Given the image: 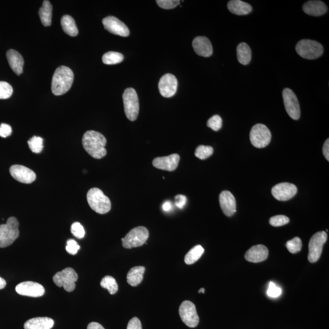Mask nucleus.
<instances>
[{
	"mask_svg": "<svg viewBox=\"0 0 329 329\" xmlns=\"http://www.w3.org/2000/svg\"><path fill=\"white\" fill-rule=\"evenodd\" d=\"M82 143L84 149L92 157L100 159L106 155V138L100 132L88 130L82 137Z\"/></svg>",
	"mask_w": 329,
	"mask_h": 329,
	"instance_id": "obj_1",
	"label": "nucleus"
},
{
	"mask_svg": "<svg viewBox=\"0 0 329 329\" xmlns=\"http://www.w3.org/2000/svg\"><path fill=\"white\" fill-rule=\"evenodd\" d=\"M74 80V73L70 68L60 66L54 73L52 90L54 95L60 96L65 94L72 87Z\"/></svg>",
	"mask_w": 329,
	"mask_h": 329,
	"instance_id": "obj_2",
	"label": "nucleus"
},
{
	"mask_svg": "<svg viewBox=\"0 0 329 329\" xmlns=\"http://www.w3.org/2000/svg\"><path fill=\"white\" fill-rule=\"evenodd\" d=\"M87 200L90 208L99 214H106L111 209L109 198L100 189H90L87 194Z\"/></svg>",
	"mask_w": 329,
	"mask_h": 329,
	"instance_id": "obj_3",
	"label": "nucleus"
},
{
	"mask_svg": "<svg viewBox=\"0 0 329 329\" xmlns=\"http://www.w3.org/2000/svg\"><path fill=\"white\" fill-rule=\"evenodd\" d=\"M19 223L16 218H9L7 224L0 225V248L9 246L19 236Z\"/></svg>",
	"mask_w": 329,
	"mask_h": 329,
	"instance_id": "obj_4",
	"label": "nucleus"
},
{
	"mask_svg": "<svg viewBox=\"0 0 329 329\" xmlns=\"http://www.w3.org/2000/svg\"><path fill=\"white\" fill-rule=\"evenodd\" d=\"M296 51L302 58L312 60L321 56L324 52V48L319 42L311 40L303 39L297 44Z\"/></svg>",
	"mask_w": 329,
	"mask_h": 329,
	"instance_id": "obj_5",
	"label": "nucleus"
},
{
	"mask_svg": "<svg viewBox=\"0 0 329 329\" xmlns=\"http://www.w3.org/2000/svg\"><path fill=\"white\" fill-rule=\"evenodd\" d=\"M148 237V230L143 226L137 227L132 229L125 237L122 238V245L126 249L137 248L144 245Z\"/></svg>",
	"mask_w": 329,
	"mask_h": 329,
	"instance_id": "obj_6",
	"label": "nucleus"
},
{
	"mask_svg": "<svg viewBox=\"0 0 329 329\" xmlns=\"http://www.w3.org/2000/svg\"><path fill=\"white\" fill-rule=\"evenodd\" d=\"M123 100L126 117L132 121L137 120L140 109L137 92L132 88H127L124 90Z\"/></svg>",
	"mask_w": 329,
	"mask_h": 329,
	"instance_id": "obj_7",
	"label": "nucleus"
},
{
	"mask_svg": "<svg viewBox=\"0 0 329 329\" xmlns=\"http://www.w3.org/2000/svg\"><path fill=\"white\" fill-rule=\"evenodd\" d=\"M78 276L72 268H66L57 273L53 277L54 283L59 287H64L67 292H72L76 287Z\"/></svg>",
	"mask_w": 329,
	"mask_h": 329,
	"instance_id": "obj_8",
	"label": "nucleus"
},
{
	"mask_svg": "<svg viewBox=\"0 0 329 329\" xmlns=\"http://www.w3.org/2000/svg\"><path fill=\"white\" fill-rule=\"evenodd\" d=\"M271 140V131L264 124H257L252 127L250 140L254 146L257 148H263L268 145Z\"/></svg>",
	"mask_w": 329,
	"mask_h": 329,
	"instance_id": "obj_9",
	"label": "nucleus"
},
{
	"mask_svg": "<svg viewBox=\"0 0 329 329\" xmlns=\"http://www.w3.org/2000/svg\"><path fill=\"white\" fill-rule=\"evenodd\" d=\"M327 239V234L324 231L317 232L309 242L308 259L310 263H315L321 256L323 246Z\"/></svg>",
	"mask_w": 329,
	"mask_h": 329,
	"instance_id": "obj_10",
	"label": "nucleus"
},
{
	"mask_svg": "<svg viewBox=\"0 0 329 329\" xmlns=\"http://www.w3.org/2000/svg\"><path fill=\"white\" fill-rule=\"evenodd\" d=\"M179 313L184 324L189 327L194 328L199 324L200 318L194 303L185 300L180 305Z\"/></svg>",
	"mask_w": 329,
	"mask_h": 329,
	"instance_id": "obj_11",
	"label": "nucleus"
},
{
	"mask_svg": "<svg viewBox=\"0 0 329 329\" xmlns=\"http://www.w3.org/2000/svg\"><path fill=\"white\" fill-rule=\"evenodd\" d=\"M282 96L286 112L293 120H298L300 116V110L296 95L293 90L286 88L283 90Z\"/></svg>",
	"mask_w": 329,
	"mask_h": 329,
	"instance_id": "obj_12",
	"label": "nucleus"
},
{
	"mask_svg": "<svg viewBox=\"0 0 329 329\" xmlns=\"http://www.w3.org/2000/svg\"><path fill=\"white\" fill-rule=\"evenodd\" d=\"M297 189L293 184L283 183L277 184L271 190V194L278 201L290 200L296 195Z\"/></svg>",
	"mask_w": 329,
	"mask_h": 329,
	"instance_id": "obj_13",
	"label": "nucleus"
},
{
	"mask_svg": "<svg viewBox=\"0 0 329 329\" xmlns=\"http://www.w3.org/2000/svg\"><path fill=\"white\" fill-rule=\"evenodd\" d=\"M178 89V80L172 74H166L158 82V89L161 96L164 98L172 97L175 95Z\"/></svg>",
	"mask_w": 329,
	"mask_h": 329,
	"instance_id": "obj_14",
	"label": "nucleus"
},
{
	"mask_svg": "<svg viewBox=\"0 0 329 329\" xmlns=\"http://www.w3.org/2000/svg\"><path fill=\"white\" fill-rule=\"evenodd\" d=\"M103 24L105 30L113 35L121 37H127L129 35V30L126 25L117 18L113 16H109L103 20Z\"/></svg>",
	"mask_w": 329,
	"mask_h": 329,
	"instance_id": "obj_15",
	"label": "nucleus"
},
{
	"mask_svg": "<svg viewBox=\"0 0 329 329\" xmlns=\"http://www.w3.org/2000/svg\"><path fill=\"white\" fill-rule=\"evenodd\" d=\"M17 293L22 296L38 297L43 296L45 294V288L40 283L27 281L19 283L16 286Z\"/></svg>",
	"mask_w": 329,
	"mask_h": 329,
	"instance_id": "obj_16",
	"label": "nucleus"
},
{
	"mask_svg": "<svg viewBox=\"0 0 329 329\" xmlns=\"http://www.w3.org/2000/svg\"><path fill=\"white\" fill-rule=\"evenodd\" d=\"M10 172L14 179L21 183L31 184L36 180L35 173L25 166L14 164L11 167Z\"/></svg>",
	"mask_w": 329,
	"mask_h": 329,
	"instance_id": "obj_17",
	"label": "nucleus"
},
{
	"mask_svg": "<svg viewBox=\"0 0 329 329\" xmlns=\"http://www.w3.org/2000/svg\"><path fill=\"white\" fill-rule=\"evenodd\" d=\"M180 161V155L173 154L166 157L155 158L152 161V164L156 169L164 171L174 172L178 168Z\"/></svg>",
	"mask_w": 329,
	"mask_h": 329,
	"instance_id": "obj_18",
	"label": "nucleus"
},
{
	"mask_svg": "<svg viewBox=\"0 0 329 329\" xmlns=\"http://www.w3.org/2000/svg\"><path fill=\"white\" fill-rule=\"evenodd\" d=\"M219 201L221 208L226 216L231 217L236 212V201L234 195L229 191L221 192Z\"/></svg>",
	"mask_w": 329,
	"mask_h": 329,
	"instance_id": "obj_19",
	"label": "nucleus"
},
{
	"mask_svg": "<svg viewBox=\"0 0 329 329\" xmlns=\"http://www.w3.org/2000/svg\"><path fill=\"white\" fill-rule=\"evenodd\" d=\"M193 48L196 53L200 56H211L213 54V48L211 42L208 38L204 36H198L193 41Z\"/></svg>",
	"mask_w": 329,
	"mask_h": 329,
	"instance_id": "obj_20",
	"label": "nucleus"
},
{
	"mask_svg": "<svg viewBox=\"0 0 329 329\" xmlns=\"http://www.w3.org/2000/svg\"><path fill=\"white\" fill-rule=\"evenodd\" d=\"M269 251L266 247L263 245H258L251 247L245 254V259L252 263L262 262L267 259Z\"/></svg>",
	"mask_w": 329,
	"mask_h": 329,
	"instance_id": "obj_21",
	"label": "nucleus"
},
{
	"mask_svg": "<svg viewBox=\"0 0 329 329\" xmlns=\"http://www.w3.org/2000/svg\"><path fill=\"white\" fill-rule=\"evenodd\" d=\"M302 9L309 16L319 17L327 13V7L321 1H308L303 5Z\"/></svg>",
	"mask_w": 329,
	"mask_h": 329,
	"instance_id": "obj_22",
	"label": "nucleus"
},
{
	"mask_svg": "<svg viewBox=\"0 0 329 329\" xmlns=\"http://www.w3.org/2000/svg\"><path fill=\"white\" fill-rule=\"evenodd\" d=\"M7 57L11 69L18 75L23 73L24 65V59L18 52L14 50H10L7 52Z\"/></svg>",
	"mask_w": 329,
	"mask_h": 329,
	"instance_id": "obj_23",
	"label": "nucleus"
},
{
	"mask_svg": "<svg viewBox=\"0 0 329 329\" xmlns=\"http://www.w3.org/2000/svg\"><path fill=\"white\" fill-rule=\"evenodd\" d=\"M55 324L53 319L48 317L30 319L25 323V329H51Z\"/></svg>",
	"mask_w": 329,
	"mask_h": 329,
	"instance_id": "obj_24",
	"label": "nucleus"
},
{
	"mask_svg": "<svg viewBox=\"0 0 329 329\" xmlns=\"http://www.w3.org/2000/svg\"><path fill=\"white\" fill-rule=\"evenodd\" d=\"M228 8L230 12L237 16L247 15L251 13L252 8L247 3L240 0H231L228 4Z\"/></svg>",
	"mask_w": 329,
	"mask_h": 329,
	"instance_id": "obj_25",
	"label": "nucleus"
},
{
	"mask_svg": "<svg viewBox=\"0 0 329 329\" xmlns=\"http://www.w3.org/2000/svg\"><path fill=\"white\" fill-rule=\"evenodd\" d=\"M145 271L144 266H135L130 269L127 275V282L130 285L136 286L140 284L143 279Z\"/></svg>",
	"mask_w": 329,
	"mask_h": 329,
	"instance_id": "obj_26",
	"label": "nucleus"
},
{
	"mask_svg": "<svg viewBox=\"0 0 329 329\" xmlns=\"http://www.w3.org/2000/svg\"><path fill=\"white\" fill-rule=\"evenodd\" d=\"M52 10L53 7L50 1L45 0L39 11L40 19L45 27H50L52 25Z\"/></svg>",
	"mask_w": 329,
	"mask_h": 329,
	"instance_id": "obj_27",
	"label": "nucleus"
},
{
	"mask_svg": "<svg viewBox=\"0 0 329 329\" xmlns=\"http://www.w3.org/2000/svg\"><path fill=\"white\" fill-rule=\"evenodd\" d=\"M61 24L62 30L67 35L72 37L78 35V29L72 17L69 15L64 16L61 19Z\"/></svg>",
	"mask_w": 329,
	"mask_h": 329,
	"instance_id": "obj_28",
	"label": "nucleus"
},
{
	"mask_svg": "<svg viewBox=\"0 0 329 329\" xmlns=\"http://www.w3.org/2000/svg\"><path fill=\"white\" fill-rule=\"evenodd\" d=\"M237 58L240 64L246 65L251 60L252 53L250 47L246 43H241L237 48Z\"/></svg>",
	"mask_w": 329,
	"mask_h": 329,
	"instance_id": "obj_29",
	"label": "nucleus"
},
{
	"mask_svg": "<svg viewBox=\"0 0 329 329\" xmlns=\"http://www.w3.org/2000/svg\"><path fill=\"white\" fill-rule=\"evenodd\" d=\"M204 252V249L201 245H197L193 248L185 256V262L187 265H192L199 260Z\"/></svg>",
	"mask_w": 329,
	"mask_h": 329,
	"instance_id": "obj_30",
	"label": "nucleus"
},
{
	"mask_svg": "<svg viewBox=\"0 0 329 329\" xmlns=\"http://www.w3.org/2000/svg\"><path fill=\"white\" fill-rule=\"evenodd\" d=\"M124 56L118 52H109L105 53L102 58V61L104 64L115 65L121 63L123 61Z\"/></svg>",
	"mask_w": 329,
	"mask_h": 329,
	"instance_id": "obj_31",
	"label": "nucleus"
},
{
	"mask_svg": "<svg viewBox=\"0 0 329 329\" xmlns=\"http://www.w3.org/2000/svg\"><path fill=\"white\" fill-rule=\"evenodd\" d=\"M101 287L107 289L110 294H115L118 290L116 280L112 276H106L103 278L100 282Z\"/></svg>",
	"mask_w": 329,
	"mask_h": 329,
	"instance_id": "obj_32",
	"label": "nucleus"
},
{
	"mask_svg": "<svg viewBox=\"0 0 329 329\" xmlns=\"http://www.w3.org/2000/svg\"><path fill=\"white\" fill-rule=\"evenodd\" d=\"M43 138L37 136H34L33 137L28 141V145H29L31 151L36 154L41 153L43 150Z\"/></svg>",
	"mask_w": 329,
	"mask_h": 329,
	"instance_id": "obj_33",
	"label": "nucleus"
},
{
	"mask_svg": "<svg viewBox=\"0 0 329 329\" xmlns=\"http://www.w3.org/2000/svg\"><path fill=\"white\" fill-rule=\"evenodd\" d=\"M214 153V148L212 146L200 145L197 147L195 152L196 157L201 160L206 159Z\"/></svg>",
	"mask_w": 329,
	"mask_h": 329,
	"instance_id": "obj_34",
	"label": "nucleus"
},
{
	"mask_svg": "<svg viewBox=\"0 0 329 329\" xmlns=\"http://www.w3.org/2000/svg\"><path fill=\"white\" fill-rule=\"evenodd\" d=\"M286 248L292 254H296L301 250L302 243L299 237H294L288 241L286 244Z\"/></svg>",
	"mask_w": 329,
	"mask_h": 329,
	"instance_id": "obj_35",
	"label": "nucleus"
},
{
	"mask_svg": "<svg viewBox=\"0 0 329 329\" xmlns=\"http://www.w3.org/2000/svg\"><path fill=\"white\" fill-rule=\"evenodd\" d=\"M13 88L9 83L5 81H0V100H6L12 96Z\"/></svg>",
	"mask_w": 329,
	"mask_h": 329,
	"instance_id": "obj_36",
	"label": "nucleus"
},
{
	"mask_svg": "<svg viewBox=\"0 0 329 329\" xmlns=\"http://www.w3.org/2000/svg\"><path fill=\"white\" fill-rule=\"evenodd\" d=\"M207 125H208L210 128L215 130V131H218V130H219L221 128V127H222V119H221L220 116L218 115L212 116L211 118L209 119L208 123H207Z\"/></svg>",
	"mask_w": 329,
	"mask_h": 329,
	"instance_id": "obj_37",
	"label": "nucleus"
},
{
	"mask_svg": "<svg viewBox=\"0 0 329 329\" xmlns=\"http://www.w3.org/2000/svg\"><path fill=\"white\" fill-rule=\"evenodd\" d=\"M289 221H290L289 218L285 216V215H280L271 217L269 220V224L272 226L279 227L286 225L289 223Z\"/></svg>",
	"mask_w": 329,
	"mask_h": 329,
	"instance_id": "obj_38",
	"label": "nucleus"
},
{
	"mask_svg": "<svg viewBox=\"0 0 329 329\" xmlns=\"http://www.w3.org/2000/svg\"><path fill=\"white\" fill-rule=\"evenodd\" d=\"M158 7L164 10H172L180 5L179 0H157Z\"/></svg>",
	"mask_w": 329,
	"mask_h": 329,
	"instance_id": "obj_39",
	"label": "nucleus"
},
{
	"mask_svg": "<svg viewBox=\"0 0 329 329\" xmlns=\"http://www.w3.org/2000/svg\"><path fill=\"white\" fill-rule=\"evenodd\" d=\"M71 232L76 238L81 239L83 238L86 234L84 227L81 225V223L75 222L73 223L71 226Z\"/></svg>",
	"mask_w": 329,
	"mask_h": 329,
	"instance_id": "obj_40",
	"label": "nucleus"
},
{
	"mask_svg": "<svg viewBox=\"0 0 329 329\" xmlns=\"http://www.w3.org/2000/svg\"><path fill=\"white\" fill-rule=\"evenodd\" d=\"M282 293V289L277 286L273 282L269 283L268 288L267 290V295L272 298H276L281 295Z\"/></svg>",
	"mask_w": 329,
	"mask_h": 329,
	"instance_id": "obj_41",
	"label": "nucleus"
},
{
	"mask_svg": "<svg viewBox=\"0 0 329 329\" xmlns=\"http://www.w3.org/2000/svg\"><path fill=\"white\" fill-rule=\"evenodd\" d=\"M65 249L70 254L75 255L77 254L78 251L80 249V246L78 245L75 240L71 239L67 241Z\"/></svg>",
	"mask_w": 329,
	"mask_h": 329,
	"instance_id": "obj_42",
	"label": "nucleus"
},
{
	"mask_svg": "<svg viewBox=\"0 0 329 329\" xmlns=\"http://www.w3.org/2000/svg\"><path fill=\"white\" fill-rule=\"evenodd\" d=\"M12 127L9 124L2 123L0 125V137L7 138L12 134Z\"/></svg>",
	"mask_w": 329,
	"mask_h": 329,
	"instance_id": "obj_43",
	"label": "nucleus"
},
{
	"mask_svg": "<svg viewBox=\"0 0 329 329\" xmlns=\"http://www.w3.org/2000/svg\"><path fill=\"white\" fill-rule=\"evenodd\" d=\"M127 329H142L140 320L134 317L129 320Z\"/></svg>",
	"mask_w": 329,
	"mask_h": 329,
	"instance_id": "obj_44",
	"label": "nucleus"
},
{
	"mask_svg": "<svg viewBox=\"0 0 329 329\" xmlns=\"http://www.w3.org/2000/svg\"><path fill=\"white\" fill-rule=\"evenodd\" d=\"M187 202V198L183 195H178L175 197V204L178 208L183 209Z\"/></svg>",
	"mask_w": 329,
	"mask_h": 329,
	"instance_id": "obj_45",
	"label": "nucleus"
},
{
	"mask_svg": "<svg viewBox=\"0 0 329 329\" xmlns=\"http://www.w3.org/2000/svg\"><path fill=\"white\" fill-rule=\"evenodd\" d=\"M323 154L327 161H329V139L325 140L322 147Z\"/></svg>",
	"mask_w": 329,
	"mask_h": 329,
	"instance_id": "obj_46",
	"label": "nucleus"
},
{
	"mask_svg": "<svg viewBox=\"0 0 329 329\" xmlns=\"http://www.w3.org/2000/svg\"><path fill=\"white\" fill-rule=\"evenodd\" d=\"M87 329H105L103 326L98 322H93L90 323L87 326Z\"/></svg>",
	"mask_w": 329,
	"mask_h": 329,
	"instance_id": "obj_47",
	"label": "nucleus"
},
{
	"mask_svg": "<svg viewBox=\"0 0 329 329\" xmlns=\"http://www.w3.org/2000/svg\"><path fill=\"white\" fill-rule=\"evenodd\" d=\"M171 209H172L171 203L169 202V201H167V202H166L163 204V209L164 211L169 212L170 211V210H171Z\"/></svg>",
	"mask_w": 329,
	"mask_h": 329,
	"instance_id": "obj_48",
	"label": "nucleus"
},
{
	"mask_svg": "<svg viewBox=\"0 0 329 329\" xmlns=\"http://www.w3.org/2000/svg\"><path fill=\"white\" fill-rule=\"evenodd\" d=\"M6 285H7V282L4 279H3L2 277H0V290L4 289Z\"/></svg>",
	"mask_w": 329,
	"mask_h": 329,
	"instance_id": "obj_49",
	"label": "nucleus"
},
{
	"mask_svg": "<svg viewBox=\"0 0 329 329\" xmlns=\"http://www.w3.org/2000/svg\"><path fill=\"white\" fill-rule=\"evenodd\" d=\"M198 292H199V293H205V289H204L203 288H201L200 290H199V291H198Z\"/></svg>",
	"mask_w": 329,
	"mask_h": 329,
	"instance_id": "obj_50",
	"label": "nucleus"
}]
</instances>
